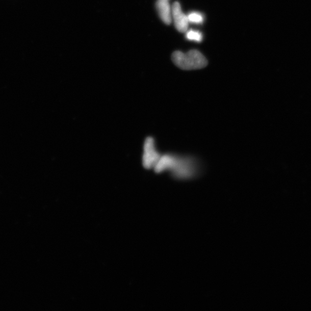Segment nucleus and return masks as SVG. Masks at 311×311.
I'll use <instances>...</instances> for the list:
<instances>
[{"label":"nucleus","mask_w":311,"mask_h":311,"mask_svg":"<svg viewBox=\"0 0 311 311\" xmlns=\"http://www.w3.org/2000/svg\"><path fill=\"white\" fill-rule=\"evenodd\" d=\"M172 60L177 67L187 70L202 69L208 64L205 57L197 50L186 53L175 51L172 55Z\"/></svg>","instance_id":"nucleus-1"},{"label":"nucleus","mask_w":311,"mask_h":311,"mask_svg":"<svg viewBox=\"0 0 311 311\" xmlns=\"http://www.w3.org/2000/svg\"><path fill=\"white\" fill-rule=\"evenodd\" d=\"M156 148L155 141L153 138H146L144 144V152L143 155V165L146 169L154 168L156 164L161 157Z\"/></svg>","instance_id":"nucleus-2"},{"label":"nucleus","mask_w":311,"mask_h":311,"mask_svg":"<svg viewBox=\"0 0 311 311\" xmlns=\"http://www.w3.org/2000/svg\"><path fill=\"white\" fill-rule=\"evenodd\" d=\"M172 19L174 20L175 28L179 32L185 33L188 31L189 23L188 17L182 11L178 2H175L172 6Z\"/></svg>","instance_id":"nucleus-3"},{"label":"nucleus","mask_w":311,"mask_h":311,"mask_svg":"<svg viewBox=\"0 0 311 311\" xmlns=\"http://www.w3.org/2000/svg\"><path fill=\"white\" fill-rule=\"evenodd\" d=\"M158 14L161 20L167 25L172 22V7L168 0H158L156 4Z\"/></svg>","instance_id":"nucleus-4"},{"label":"nucleus","mask_w":311,"mask_h":311,"mask_svg":"<svg viewBox=\"0 0 311 311\" xmlns=\"http://www.w3.org/2000/svg\"><path fill=\"white\" fill-rule=\"evenodd\" d=\"M186 38L190 41L201 42L202 41V34L199 31L190 30L187 33Z\"/></svg>","instance_id":"nucleus-5"},{"label":"nucleus","mask_w":311,"mask_h":311,"mask_svg":"<svg viewBox=\"0 0 311 311\" xmlns=\"http://www.w3.org/2000/svg\"><path fill=\"white\" fill-rule=\"evenodd\" d=\"M188 20L191 23L200 24L203 23V16L201 13L198 12H192L188 15Z\"/></svg>","instance_id":"nucleus-6"},{"label":"nucleus","mask_w":311,"mask_h":311,"mask_svg":"<svg viewBox=\"0 0 311 311\" xmlns=\"http://www.w3.org/2000/svg\"><path fill=\"white\" fill-rule=\"evenodd\" d=\"M168 1H169V0H168Z\"/></svg>","instance_id":"nucleus-7"}]
</instances>
